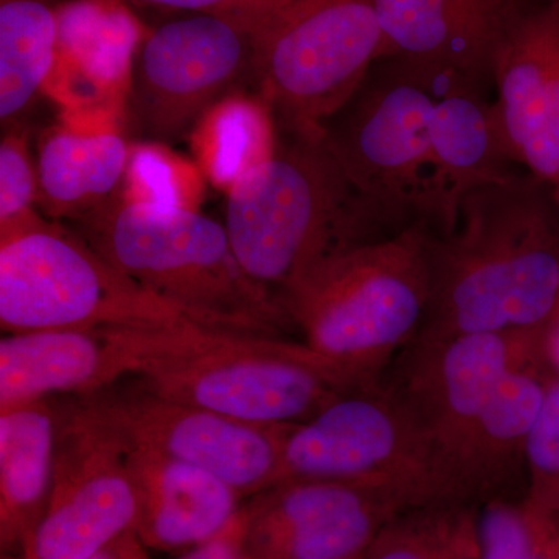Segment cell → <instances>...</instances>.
Listing matches in <instances>:
<instances>
[{"mask_svg": "<svg viewBox=\"0 0 559 559\" xmlns=\"http://www.w3.org/2000/svg\"><path fill=\"white\" fill-rule=\"evenodd\" d=\"M16 559V558H3ZM90 559H151L150 549H146L145 544L139 539L135 532L128 533L123 538L117 539L116 543L110 544L100 554L95 555Z\"/></svg>", "mask_w": 559, "mask_h": 559, "instance_id": "cell-31", "label": "cell"}, {"mask_svg": "<svg viewBox=\"0 0 559 559\" xmlns=\"http://www.w3.org/2000/svg\"><path fill=\"white\" fill-rule=\"evenodd\" d=\"M58 5L55 0H0V121L20 127L57 69Z\"/></svg>", "mask_w": 559, "mask_h": 559, "instance_id": "cell-23", "label": "cell"}, {"mask_svg": "<svg viewBox=\"0 0 559 559\" xmlns=\"http://www.w3.org/2000/svg\"><path fill=\"white\" fill-rule=\"evenodd\" d=\"M554 371L536 358L511 370L492 393L460 459L455 481L460 499L474 503L507 498L522 463Z\"/></svg>", "mask_w": 559, "mask_h": 559, "instance_id": "cell-20", "label": "cell"}, {"mask_svg": "<svg viewBox=\"0 0 559 559\" xmlns=\"http://www.w3.org/2000/svg\"><path fill=\"white\" fill-rule=\"evenodd\" d=\"M142 25L121 0H73L58 9V62L92 80H130Z\"/></svg>", "mask_w": 559, "mask_h": 559, "instance_id": "cell-24", "label": "cell"}, {"mask_svg": "<svg viewBox=\"0 0 559 559\" xmlns=\"http://www.w3.org/2000/svg\"><path fill=\"white\" fill-rule=\"evenodd\" d=\"M76 399L128 447L209 471L245 498L282 484L283 447L294 425H249L168 399L138 380Z\"/></svg>", "mask_w": 559, "mask_h": 559, "instance_id": "cell-12", "label": "cell"}, {"mask_svg": "<svg viewBox=\"0 0 559 559\" xmlns=\"http://www.w3.org/2000/svg\"><path fill=\"white\" fill-rule=\"evenodd\" d=\"M381 60L371 0H288L257 32L253 86L282 132L322 138Z\"/></svg>", "mask_w": 559, "mask_h": 559, "instance_id": "cell-6", "label": "cell"}, {"mask_svg": "<svg viewBox=\"0 0 559 559\" xmlns=\"http://www.w3.org/2000/svg\"><path fill=\"white\" fill-rule=\"evenodd\" d=\"M246 559H249V558H248V555H246Z\"/></svg>", "mask_w": 559, "mask_h": 559, "instance_id": "cell-36", "label": "cell"}, {"mask_svg": "<svg viewBox=\"0 0 559 559\" xmlns=\"http://www.w3.org/2000/svg\"><path fill=\"white\" fill-rule=\"evenodd\" d=\"M51 223L40 210L38 167L27 134L10 128L0 142V245Z\"/></svg>", "mask_w": 559, "mask_h": 559, "instance_id": "cell-27", "label": "cell"}, {"mask_svg": "<svg viewBox=\"0 0 559 559\" xmlns=\"http://www.w3.org/2000/svg\"><path fill=\"white\" fill-rule=\"evenodd\" d=\"M547 3H559V0H546Z\"/></svg>", "mask_w": 559, "mask_h": 559, "instance_id": "cell-34", "label": "cell"}, {"mask_svg": "<svg viewBox=\"0 0 559 559\" xmlns=\"http://www.w3.org/2000/svg\"><path fill=\"white\" fill-rule=\"evenodd\" d=\"M373 72L325 124L322 140L381 226L426 219L436 79L409 62Z\"/></svg>", "mask_w": 559, "mask_h": 559, "instance_id": "cell-8", "label": "cell"}, {"mask_svg": "<svg viewBox=\"0 0 559 559\" xmlns=\"http://www.w3.org/2000/svg\"><path fill=\"white\" fill-rule=\"evenodd\" d=\"M178 559H246L245 506L218 536L193 549L182 551Z\"/></svg>", "mask_w": 559, "mask_h": 559, "instance_id": "cell-30", "label": "cell"}, {"mask_svg": "<svg viewBox=\"0 0 559 559\" xmlns=\"http://www.w3.org/2000/svg\"><path fill=\"white\" fill-rule=\"evenodd\" d=\"M543 353L549 369L559 377V305L544 329Z\"/></svg>", "mask_w": 559, "mask_h": 559, "instance_id": "cell-32", "label": "cell"}, {"mask_svg": "<svg viewBox=\"0 0 559 559\" xmlns=\"http://www.w3.org/2000/svg\"><path fill=\"white\" fill-rule=\"evenodd\" d=\"M432 237L419 219L334 250L278 294L280 307L308 348L373 384L425 323Z\"/></svg>", "mask_w": 559, "mask_h": 559, "instance_id": "cell-3", "label": "cell"}, {"mask_svg": "<svg viewBox=\"0 0 559 559\" xmlns=\"http://www.w3.org/2000/svg\"><path fill=\"white\" fill-rule=\"evenodd\" d=\"M183 13L234 14L263 25L288 0H134Z\"/></svg>", "mask_w": 559, "mask_h": 559, "instance_id": "cell-29", "label": "cell"}, {"mask_svg": "<svg viewBox=\"0 0 559 559\" xmlns=\"http://www.w3.org/2000/svg\"><path fill=\"white\" fill-rule=\"evenodd\" d=\"M352 559H364V555H360V557L352 558Z\"/></svg>", "mask_w": 559, "mask_h": 559, "instance_id": "cell-35", "label": "cell"}, {"mask_svg": "<svg viewBox=\"0 0 559 559\" xmlns=\"http://www.w3.org/2000/svg\"><path fill=\"white\" fill-rule=\"evenodd\" d=\"M168 325L197 323L114 267L64 224L0 245L3 334Z\"/></svg>", "mask_w": 559, "mask_h": 559, "instance_id": "cell-9", "label": "cell"}, {"mask_svg": "<svg viewBox=\"0 0 559 559\" xmlns=\"http://www.w3.org/2000/svg\"><path fill=\"white\" fill-rule=\"evenodd\" d=\"M530 484L559 487V377L551 373L546 400L527 443Z\"/></svg>", "mask_w": 559, "mask_h": 559, "instance_id": "cell-28", "label": "cell"}, {"mask_svg": "<svg viewBox=\"0 0 559 559\" xmlns=\"http://www.w3.org/2000/svg\"><path fill=\"white\" fill-rule=\"evenodd\" d=\"M131 146L116 132L55 130L38 150L39 205L53 223H75L120 197Z\"/></svg>", "mask_w": 559, "mask_h": 559, "instance_id": "cell-22", "label": "cell"}, {"mask_svg": "<svg viewBox=\"0 0 559 559\" xmlns=\"http://www.w3.org/2000/svg\"><path fill=\"white\" fill-rule=\"evenodd\" d=\"M58 414L49 503L16 559H90L138 525V491L123 441L80 400Z\"/></svg>", "mask_w": 559, "mask_h": 559, "instance_id": "cell-13", "label": "cell"}, {"mask_svg": "<svg viewBox=\"0 0 559 559\" xmlns=\"http://www.w3.org/2000/svg\"><path fill=\"white\" fill-rule=\"evenodd\" d=\"M146 388L257 426L300 425L366 382L301 342L207 331L135 377Z\"/></svg>", "mask_w": 559, "mask_h": 559, "instance_id": "cell-5", "label": "cell"}, {"mask_svg": "<svg viewBox=\"0 0 559 559\" xmlns=\"http://www.w3.org/2000/svg\"><path fill=\"white\" fill-rule=\"evenodd\" d=\"M476 506L440 502L393 516L364 559H481Z\"/></svg>", "mask_w": 559, "mask_h": 559, "instance_id": "cell-25", "label": "cell"}, {"mask_svg": "<svg viewBox=\"0 0 559 559\" xmlns=\"http://www.w3.org/2000/svg\"><path fill=\"white\" fill-rule=\"evenodd\" d=\"M205 331L200 325L95 326L5 334L0 341V409L100 392L191 347Z\"/></svg>", "mask_w": 559, "mask_h": 559, "instance_id": "cell-14", "label": "cell"}, {"mask_svg": "<svg viewBox=\"0 0 559 559\" xmlns=\"http://www.w3.org/2000/svg\"><path fill=\"white\" fill-rule=\"evenodd\" d=\"M60 414L50 400L0 409V547L27 549L49 503Z\"/></svg>", "mask_w": 559, "mask_h": 559, "instance_id": "cell-21", "label": "cell"}, {"mask_svg": "<svg viewBox=\"0 0 559 559\" xmlns=\"http://www.w3.org/2000/svg\"><path fill=\"white\" fill-rule=\"evenodd\" d=\"M500 132L514 164L559 182V3L516 16L492 58Z\"/></svg>", "mask_w": 559, "mask_h": 559, "instance_id": "cell-16", "label": "cell"}, {"mask_svg": "<svg viewBox=\"0 0 559 559\" xmlns=\"http://www.w3.org/2000/svg\"><path fill=\"white\" fill-rule=\"evenodd\" d=\"M477 528L481 559H559V487L530 484L520 500L481 502Z\"/></svg>", "mask_w": 559, "mask_h": 559, "instance_id": "cell-26", "label": "cell"}, {"mask_svg": "<svg viewBox=\"0 0 559 559\" xmlns=\"http://www.w3.org/2000/svg\"><path fill=\"white\" fill-rule=\"evenodd\" d=\"M64 226L197 325L260 337L290 329L277 297L242 270L224 224L200 212L120 194Z\"/></svg>", "mask_w": 559, "mask_h": 559, "instance_id": "cell-2", "label": "cell"}, {"mask_svg": "<svg viewBox=\"0 0 559 559\" xmlns=\"http://www.w3.org/2000/svg\"><path fill=\"white\" fill-rule=\"evenodd\" d=\"M223 224L242 270L275 297L380 226L322 138L290 132L234 179Z\"/></svg>", "mask_w": 559, "mask_h": 559, "instance_id": "cell-4", "label": "cell"}, {"mask_svg": "<svg viewBox=\"0 0 559 559\" xmlns=\"http://www.w3.org/2000/svg\"><path fill=\"white\" fill-rule=\"evenodd\" d=\"M543 330L415 337L382 382L409 411L460 502L455 473L471 433L499 382L543 358ZM392 360V362H393Z\"/></svg>", "mask_w": 559, "mask_h": 559, "instance_id": "cell-11", "label": "cell"}, {"mask_svg": "<svg viewBox=\"0 0 559 559\" xmlns=\"http://www.w3.org/2000/svg\"><path fill=\"white\" fill-rule=\"evenodd\" d=\"M430 120V200L440 234L451 230L460 202L471 191L516 179L500 132L495 103L476 83L448 81Z\"/></svg>", "mask_w": 559, "mask_h": 559, "instance_id": "cell-18", "label": "cell"}, {"mask_svg": "<svg viewBox=\"0 0 559 559\" xmlns=\"http://www.w3.org/2000/svg\"><path fill=\"white\" fill-rule=\"evenodd\" d=\"M393 496L331 480H288L245 503L249 559H352L393 516Z\"/></svg>", "mask_w": 559, "mask_h": 559, "instance_id": "cell-15", "label": "cell"}, {"mask_svg": "<svg viewBox=\"0 0 559 559\" xmlns=\"http://www.w3.org/2000/svg\"><path fill=\"white\" fill-rule=\"evenodd\" d=\"M554 197L559 210V182L557 183V186L554 187Z\"/></svg>", "mask_w": 559, "mask_h": 559, "instance_id": "cell-33", "label": "cell"}, {"mask_svg": "<svg viewBox=\"0 0 559 559\" xmlns=\"http://www.w3.org/2000/svg\"><path fill=\"white\" fill-rule=\"evenodd\" d=\"M385 58L432 79L479 84L518 16L516 0H371Z\"/></svg>", "mask_w": 559, "mask_h": 559, "instance_id": "cell-17", "label": "cell"}, {"mask_svg": "<svg viewBox=\"0 0 559 559\" xmlns=\"http://www.w3.org/2000/svg\"><path fill=\"white\" fill-rule=\"evenodd\" d=\"M139 499L135 535L146 549L187 551L218 536L245 496L209 471L128 447Z\"/></svg>", "mask_w": 559, "mask_h": 559, "instance_id": "cell-19", "label": "cell"}, {"mask_svg": "<svg viewBox=\"0 0 559 559\" xmlns=\"http://www.w3.org/2000/svg\"><path fill=\"white\" fill-rule=\"evenodd\" d=\"M331 480L377 489L407 509L460 502L425 433L381 380L331 401L294 425L282 481Z\"/></svg>", "mask_w": 559, "mask_h": 559, "instance_id": "cell-7", "label": "cell"}, {"mask_svg": "<svg viewBox=\"0 0 559 559\" xmlns=\"http://www.w3.org/2000/svg\"><path fill=\"white\" fill-rule=\"evenodd\" d=\"M536 182L518 176L471 191L454 227L433 234L417 337L546 329L559 305V229Z\"/></svg>", "mask_w": 559, "mask_h": 559, "instance_id": "cell-1", "label": "cell"}, {"mask_svg": "<svg viewBox=\"0 0 559 559\" xmlns=\"http://www.w3.org/2000/svg\"><path fill=\"white\" fill-rule=\"evenodd\" d=\"M259 28L234 14L186 13L146 32L128 80L140 135L178 142L209 110L253 84Z\"/></svg>", "mask_w": 559, "mask_h": 559, "instance_id": "cell-10", "label": "cell"}]
</instances>
